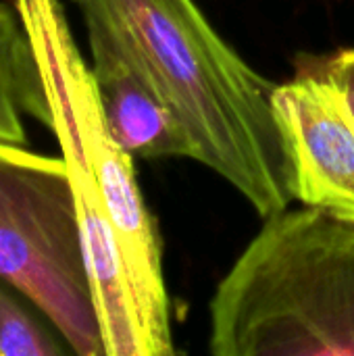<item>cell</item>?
I'll list each match as a JSON object with an SVG mask.
<instances>
[{
  "mask_svg": "<svg viewBox=\"0 0 354 356\" xmlns=\"http://www.w3.org/2000/svg\"><path fill=\"white\" fill-rule=\"evenodd\" d=\"M33 44L50 102V131L67 163L106 356L175 355L161 238L134 159L111 136L92 69L61 0H13Z\"/></svg>",
  "mask_w": 354,
  "mask_h": 356,
  "instance_id": "cell-1",
  "label": "cell"
},
{
  "mask_svg": "<svg viewBox=\"0 0 354 356\" xmlns=\"http://www.w3.org/2000/svg\"><path fill=\"white\" fill-rule=\"evenodd\" d=\"M86 29L106 33L161 96L202 163L261 217L290 207L292 165L273 111L275 83L257 73L194 0H73Z\"/></svg>",
  "mask_w": 354,
  "mask_h": 356,
  "instance_id": "cell-2",
  "label": "cell"
},
{
  "mask_svg": "<svg viewBox=\"0 0 354 356\" xmlns=\"http://www.w3.org/2000/svg\"><path fill=\"white\" fill-rule=\"evenodd\" d=\"M215 356H354V221L267 217L211 300Z\"/></svg>",
  "mask_w": 354,
  "mask_h": 356,
  "instance_id": "cell-3",
  "label": "cell"
},
{
  "mask_svg": "<svg viewBox=\"0 0 354 356\" xmlns=\"http://www.w3.org/2000/svg\"><path fill=\"white\" fill-rule=\"evenodd\" d=\"M0 280L79 356H106L81 225L63 156L0 144Z\"/></svg>",
  "mask_w": 354,
  "mask_h": 356,
  "instance_id": "cell-4",
  "label": "cell"
},
{
  "mask_svg": "<svg viewBox=\"0 0 354 356\" xmlns=\"http://www.w3.org/2000/svg\"><path fill=\"white\" fill-rule=\"evenodd\" d=\"M273 111L292 165L294 198L354 221V113L317 71L275 83Z\"/></svg>",
  "mask_w": 354,
  "mask_h": 356,
  "instance_id": "cell-5",
  "label": "cell"
},
{
  "mask_svg": "<svg viewBox=\"0 0 354 356\" xmlns=\"http://www.w3.org/2000/svg\"><path fill=\"white\" fill-rule=\"evenodd\" d=\"M106 127L131 159H190V146L154 88L100 29H86Z\"/></svg>",
  "mask_w": 354,
  "mask_h": 356,
  "instance_id": "cell-6",
  "label": "cell"
},
{
  "mask_svg": "<svg viewBox=\"0 0 354 356\" xmlns=\"http://www.w3.org/2000/svg\"><path fill=\"white\" fill-rule=\"evenodd\" d=\"M50 127L44 75L15 4L0 0V144H25L23 117Z\"/></svg>",
  "mask_w": 354,
  "mask_h": 356,
  "instance_id": "cell-7",
  "label": "cell"
},
{
  "mask_svg": "<svg viewBox=\"0 0 354 356\" xmlns=\"http://www.w3.org/2000/svg\"><path fill=\"white\" fill-rule=\"evenodd\" d=\"M15 288L0 280V356L63 355L56 338L15 296Z\"/></svg>",
  "mask_w": 354,
  "mask_h": 356,
  "instance_id": "cell-8",
  "label": "cell"
},
{
  "mask_svg": "<svg viewBox=\"0 0 354 356\" xmlns=\"http://www.w3.org/2000/svg\"><path fill=\"white\" fill-rule=\"evenodd\" d=\"M315 71L325 75L330 81H334L344 92L354 113V48L338 50Z\"/></svg>",
  "mask_w": 354,
  "mask_h": 356,
  "instance_id": "cell-9",
  "label": "cell"
}]
</instances>
